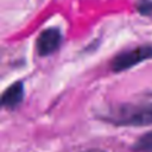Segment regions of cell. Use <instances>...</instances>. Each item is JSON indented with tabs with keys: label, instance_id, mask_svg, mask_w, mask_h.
Wrapping results in <instances>:
<instances>
[{
	"label": "cell",
	"instance_id": "1",
	"mask_svg": "<svg viewBox=\"0 0 152 152\" xmlns=\"http://www.w3.org/2000/svg\"><path fill=\"white\" fill-rule=\"evenodd\" d=\"M116 126L152 125V102L138 104H121L104 119Z\"/></svg>",
	"mask_w": 152,
	"mask_h": 152
},
{
	"label": "cell",
	"instance_id": "2",
	"mask_svg": "<svg viewBox=\"0 0 152 152\" xmlns=\"http://www.w3.org/2000/svg\"><path fill=\"white\" fill-rule=\"evenodd\" d=\"M152 58V46L151 45H139L133 49L122 51L118 53L110 62V68L115 72H120L133 68L134 65Z\"/></svg>",
	"mask_w": 152,
	"mask_h": 152
},
{
	"label": "cell",
	"instance_id": "3",
	"mask_svg": "<svg viewBox=\"0 0 152 152\" xmlns=\"http://www.w3.org/2000/svg\"><path fill=\"white\" fill-rule=\"evenodd\" d=\"M62 43V33L56 27H49L40 32L36 40V49L39 56H49L55 52Z\"/></svg>",
	"mask_w": 152,
	"mask_h": 152
},
{
	"label": "cell",
	"instance_id": "4",
	"mask_svg": "<svg viewBox=\"0 0 152 152\" xmlns=\"http://www.w3.org/2000/svg\"><path fill=\"white\" fill-rule=\"evenodd\" d=\"M23 99L24 86L21 82H14L0 95V108L13 109L21 103Z\"/></svg>",
	"mask_w": 152,
	"mask_h": 152
},
{
	"label": "cell",
	"instance_id": "5",
	"mask_svg": "<svg viewBox=\"0 0 152 152\" xmlns=\"http://www.w3.org/2000/svg\"><path fill=\"white\" fill-rule=\"evenodd\" d=\"M133 150L137 151H150L152 152V131L141 135L133 145Z\"/></svg>",
	"mask_w": 152,
	"mask_h": 152
},
{
	"label": "cell",
	"instance_id": "6",
	"mask_svg": "<svg viewBox=\"0 0 152 152\" xmlns=\"http://www.w3.org/2000/svg\"><path fill=\"white\" fill-rule=\"evenodd\" d=\"M135 8L142 15H152V0H138Z\"/></svg>",
	"mask_w": 152,
	"mask_h": 152
}]
</instances>
